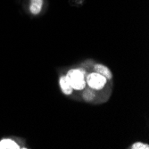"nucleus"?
I'll use <instances>...</instances> for the list:
<instances>
[{
  "label": "nucleus",
  "mask_w": 149,
  "mask_h": 149,
  "mask_svg": "<svg viewBox=\"0 0 149 149\" xmlns=\"http://www.w3.org/2000/svg\"><path fill=\"white\" fill-rule=\"evenodd\" d=\"M86 75L87 72L82 68L71 69L66 74L69 82L75 90H82L86 88Z\"/></svg>",
  "instance_id": "nucleus-1"
},
{
  "label": "nucleus",
  "mask_w": 149,
  "mask_h": 149,
  "mask_svg": "<svg viewBox=\"0 0 149 149\" xmlns=\"http://www.w3.org/2000/svg\"><path fill=\"white\" fill-rule=\"evenodd\" d=\"M107 79L97 72H91L86 75V83L94 90H101L106 85Z\"/></svg>",
  "instance_id": "nucleus-2"
},
{
  "label": "nucleus",
  "mask_w": 149,
  "mask_h": 149,
  "mask_svg": "<svg viewBox=\"0 0 149 149\" xmlns=\"http://www.w3.org/2000/svg\"><path fill=\"white\" fill-rule=\"evenodd\" d=\"M59 85H60V88H61V90L62 92L64 94V95H67V96H69L71 95L73 91L68 79H67L66 75H63L60 77L59 79Z\"/></svg>",
  "instance_id": "nucleus-3"
},
{
  "label": "nucleus",
  "mask_w": 149,
  "mask_h": 149,
  "mask_svg": "<svg viewBox=\"0 0 149 149\" xmlns=\"http://www.w3.org/2000/svg\"><path fill=\"white\" fill-rule=\"evenodd\" d=\"M94 71L97 73H99V74H101V75H103L107 79H111L113 78V74H112V72L110 71V69L104 64H101V63L95 64L94 65Z\"/></svg>",
  "instance_id": "nucleus-4"
},
{
  "label": "nucleus",
  "mask_w": 149,
  "mask_h": 149,
  "mask_svg": "<svg viewBox=\"0 0 149 149\" xmlns=\"http://www.w3.org/2000/svg\"><path fill=\"white\" fill-rule=\"evenodd\" d=\"M43 6V0H31L30 11L32 15H38Z\"/></svg>",
  "instance_id": "nucleus-5"
},
{
  "label": "nucleus",
  "mask_w": 149,
  "mask_h": 149,
  "mask_svg": "<svg viewBox=\"0 0 149 149\" xmlns=\"http://www.w3.org/2000/svg\"><path fill=\"white\" fill-rule=\"evenodd\" d=\"M19 145L12 139H3L0 141V149H18Z\"/></svg>",
  "instance_id": "nucleus-6"
},
{
  "label": "nucleus",
  "mask_w": 149,
  "mask_h": 149,
  "mask_svg": "<svg viewBox=\"0 0 149 149\" xmlns=\"http://www.w3.org/2000/svg\"><path fill=\"white\" fill-rule=\"evenodd\" d=\"M83 99L86 101V102H90L92 100H94V98L96 97V93H95L94 89L92 88H87L84 92H83Z\"/></svg>",
  "instance_id": "nucleus-7"
},
{
  "label": "nucleus",
  "mask_w": 149,
  "mask_h": 149,
  "mask_svg": "<svg viewBox=\"0 0 149 149\" xmlns=\"http://www.w3.org/2000/svg\"><path fill=\"white\" fill-rule=\"evenodd\" d=\"M130 148H132V149H148L149 145L142 143V142H136L131 146Z\"/></svg>",
  "instance_id": "nucleus-8"
}]
</instances>
